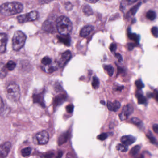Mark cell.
Instances as JSON below:
<instances>
[{"instance_id":"cell-18","label":"cell","mask_w":158,"mask_h":158,"mask_svg":"<svg viewBox=\"0 0 158 158\" xmlns=\"http://www.w3.org/2000/svg\"><path fill=\"white\" fill-rule=\"evenodd\" d=\"M66 98V96L64 94L59 95L55 98L54 100V104L56 106L60 105L64 102Z\"/></svg>"},{"instance_id":"cell-35","label":"cell","mask_w":158,"mask_h":158,"mask_svg":"<svg viewBox=\"0 0 158 158\" xmlns=\"http://www.w3.org/2000/svg\"><path fill=\"white\" fill-rule=\"evenodd\" d=\"M108 136V135L107 134L104 133L98 135L97 136V139L100 140V141H103L106 140Z\"/></svg>"},{"instance_id":"cell-43","label":"cell","mask_w":158,"mask_h":158,"mask_svg":"<svg viewBox=\"0 0 158 158\" xmlns=\"http://www.w3.org/2000/svg\"><path fill=\"white\" fill-rule=\"evenodd\" d=\"M153 130L156 133L158 134V124H155L153 125Z\"/></svg>"},{"instance_id":"cell-36","label":"cell","mask_w":158,"mask_h":158,"mask_svg":"<svg viewBox=\"0 0 158 158\" xmlns=\"http://www.w3.org/2000/svg\"><path fill=\"white\" fill-rule=\"evenodd\" d=\"M151 32L154 37L156 38L158 37V28L157 27H154L151 29Z\"/></svg>"},{"instance_id":"cell-7","label":"cell","mask_w":158,"mask_h":158,"mask_svg":"<svg viewBox=\"0 0 158 158\" xmlns=\"http://www.w3.org/2000/svg\"><path fill=\"white\" fill-rule=\"evenodd\" d=\"M36 138L39 144L45 145L49 141V134L46 131H42L36 135Z\"/></svg>"},{"instance_id":"cell-37","label":"cell","mask_w":158,"mask_h":158,"mask_svg":"<svg viewBox=\"0 0 158 158\" xmlns=\"http://www.w3.org/2000/svg\"><path fill=\"white\" fill-rule=\"evenodd\" d=\"M135 83V85H136V87H137L138 89H141L144 87V85L142 81L140 80L136 81Z\"/></svg>"},{"instance_id":"cell-21","label":"cell","mask_w":158,"mask_h":158,"mask_svg":"<svg viewBox=\"0 0 158 158\" xmlns=\"http://www.w3.org/2000/svg\"><path fill=\"white\" fill-rule=\"evenodd\" d=\"M7 70L4 63H0V78H4L7 74Z\"/></svg>"},{"instance_id":"cell-15","label":"cell","mask_w":158,"mask_h":158,"mask_svg":"<svg viewBox=\"0 0 158 158\" xmlns=\"http://www.w3.org/2000/svg\"><path fill=\"white\" fill-rule=\"evenodd\" d=\"M33 97L34 103H38L43 107H45V103L44 99L43 94L42 93L34 95Z\"/></svg>"},{"instance_id":"cell-33","label":"cell","mask_w":158,"mask_h":158,"mask_svg":"<svg viewBox=\"0 0 158 158\" xmlns=\"http://www.w3.org/2000/svg\"><path fill=\"white\" fill-rule=\"evenodd\" d=\"M147 137L148 138L149 141H150V142L154 144H156L157 143V141L156 139L153 136L152 134L149 133L147 135Z\"/></svg>"},{"instance_id":"cell-2","label":"cell","mask_w":158,"mask_h":158,"mask_svg":"<svg viewBox=\"0 0 158 158\" xmlns=\"http://www.w3.org/2000/svg\"><path fill=\"white\" fill-rule=\"evenodd\" d=\"M56 27L61 35H69L73 29L72 22L68 18L64 16H61L56 19Z\"/></svg>"},{"instance_id":"cell-17","label":"cell","mask_w":158,"mask_h":158,"mask_svg":"<svg viewBox=\"0 0 158 158\" xmlns=\"http://www.w3.org/2000/svg\"><path fill=\"white\" fill-rule=\"evenodd\" d=\"M58 66H58L57 63H56V65H52L51 64V65H48V66H45V67L43 68V69L46 73L50 74V73H53L56 70H57Z\"/></svg>"},{"instance_id":"cell-5","label":"cell","mask_w":158,"mask_h":158,"mask_svg":"<svg viewBox=\"0 0 158 158\" xmlns=\"http://www.w3.org/2000/svg\"><path fill=\"white\" fill-rule=\"evenodd\" d=\"M39 13L37 11H33L27 14H24L17 17L18 21L20 23L33 21L37 19Z\"/></svg>"},{"instance_id":"cell-13","label":"cell","mask_w":158,"mask_h":158,"mask_svg":"<svg viewBox=\"0 0 158 158\" xmlns=\"http://www.w3.org/2000/svg\"><path fill=\"white\" fill-rule=\"evenodd\" d=\"M42 29L44 31L48 32H53L55 31L54 24L50 20H46L44 23Z\"/></svg>"},{"instance_id":"cell-41","label":"cell","mask_w":158,"mask_h":158,"mask_svg":"<svg viewBox=\"0 0 158 158\" xmlns=\"http://www.w3.org/2000/svg\"><path fill=\"white\" fill-rule=\"evenodd\" d=\"M65 8L67 10H71V8H72V4L70 2L66 3L65 5Z\"/></svg>"},{"instance_id":"cell-3","label":"cell","mask_w":158,"mask_h":158,"mask_svg":"<svg viewBox=\"0 0 158 158\" xmlns=\"http://www.w3.org/2000/svg\"><path fill=\"white\" fill-rule=\"evenodd\" d=\"M26 35L20 31H17L14 33L12 40V46L15 51H18L24 46L26 42Z\"/></svg>"},{"instance_id":"cell-24","label":"cell","mask_w":158,"mask_h":158,"mask_svg":"<svg viewBox=\"0 0 158 158\" xmlns=\"http://www.w3.org/2000/svg\"><path fill=\"white\" fill-rule=\"evenodd\" d=\"M6 67V70L9 71H12L15 69L16 67V64L15 62L12 61V60H10L8 61L6 65H5Z\"/></svg>"},{"instance_id":"cell-14","label":"cell","mask_w":158,"mask_h":158,"mask_svg":"<svg viewBox=\"0 0 158 158\" xmlns=\"http://www.w3.org/2000/svg\"><path fill=\"white\" fill-rule=\"evenodd\" d=\"M107 107L110 111L117 112L121 107V104L117 101H114V102H108Z\"/></svg>"},{"instance_id":"cell-25","label":"cell","mask_w":158,"mask_h":158,"mask_svg":"<svg viewBox=\"0 0 158 158\" xmlns=\"http://www.w3.org/2000/svg\"><path fill=\"white\" fill-rule=\"evenodd\" d=\"M146 17L149 20H153L156 19V15L155 11L153 10H149L147 13Z\"/></svg>"},{"instance_id":"cell-50","label":"cell","mask_w":158,"mask_h":158,"mask_svg":"<svg viewBox=\"0 0 158 158\" xmlns=\"http://www.w3.org/2000/svg\"><path fill=\"white\" fill-rule=\"evenodd\" d=\"M135 158H144V156L143 155H139V156H137Z\"/></svg>"},{"instance_id":"cell-40","label":"cell","mask_w":158,"mask_h":158,"mask_svg":"<svg viewBox=\"0 0 158 158\" xmlns=\"http://www.w3.org/2000/svg\"><path fill=\"white\" fill-rule=\"evenodd\" d=\"M117 46L116 44L111 43L109 46V49L112 53H114L117 50Z\"/></svg>"},{"instance_id":"cell-39","label":"cell","mask_w":158,"mask_h":158,"mask_svg":"<svg viewBox=\"0 0 158 158\" xmlns=\"http://www.w3.org/2000/svg\"><path fill=\"white\" fill-rule=\"evenodd\" d=\"M74 106L73 105H69L67 106L66 109L69 113H72L74 111Z\"/></svg>"},{"instance_id":"cell-29","label":"cell","mask_w":158,"mask_h":158,"mask_svg":"<svg viewBox=\"0 0 158 158\" xmlns=\"http://www.w3.org/2000/svg\"><path fill=\"white\" fill-rule=\"evenodd\" d=\"M136 96H137V100H138V104L142 105V104H145L146 102V99L142 94L138 93L136 95Z\"/></svg>"},{"instance_id":"cell-47","label":"cell","mask_w":158,"mask_h":158,"mask_svg":"<svg viewBox=\"0 0 158 158\" xmlns=\"http://www.w3.org/2000/svg\"><path fill=\"white\" fill-rule=\"evenodd\" d=\"M86 2H88L89 3H95L98 2V1H94V0H90V1H86Z\"/></svg>"},{"instance_id":"cell-45","label":"cell","mask_w":158,"mask_h":158,"mask_svg":"<svg viewBox=\"0 0 158 158\" xmlns=\"http://www.w3.org/2000/svg\"><path fill=\"white\" fill-rule=\"evenodd\" d=\"M128 48H129V50H131L133 49L135 45L134 44L132 43H130L128 44Z\"/></svg>"},{"instance_id":"cell-16","label":"cell","mask_w":158,"mask_h":158,"mask_svg":"<svg viewBox=\"0 0 158 158\" xmlns=\"http://www.w3.org/2000/svg\"><path fill=\"white\" fill-rule=\"evenodd\" d=\"M57 38L58 40L67 46H69L71 44V38H70L69 35H60L57 36Z\"/></svg>"},{"instance_id":"cell-49","label":"cell","mask_w":158,"mask_h":158,"mask_svg":"<svg viewBox=\"0 0 158 158\" xmlns=\"http://www.w3.org/2000/svg\"><path fill=\"white\" fill-rule=\"evenodd\" d=\"M52 1H40V2L41 3H48L51 2H52Z\"/></svg>"},{"instance_id":"cell-27","label":"cell","mask_w":158,"mask_h":158,"mask_svg":"<svg viewBox=\"0 0 158 158\" xmlns=\"http://www.w3.org/2000/svg\"><path fill=\"white\" fill-rule=\"evenodd\" d=\"M128 36L131 40H133L136 42H139L140 40V37L139 35H137L135 33H131V32H128Z\"/></svg>"},{"instance_id":"cell-48","label":"cell","mask_w":158,"mask_h":158,"mask_svg":"<svg viewBox=\"0 0 158 158\" xmlns=\"http://www.w3.org/2000/svg\"><path fill=\"white\" fill-rule=\"evenodd\" d=\"M62 156H63V153L62 152H59L58 154V156H57V158H61Z\"/></svg>"},{"instance_id":"cell-30","label":"cell","mask_w":158,"mask_h":158,"mask_svg":"<svg viewBox=\"0 0 158 158\" xmlns=\"http://www.w3.org/2000/svg\"><path fill=\"white\" fill-rule=\"evenodd\" d=\"M141 5V2L137 4L136 5L134 6L131 10L129 11V15H135V13L137 12L138 9H139V7H140V6Z\"/></svg>"},{"instance_id":"cell-1","label":"cell","mask_w":158,"mask_h":158,"mask_svg":"<svg viewBox=\"0 0 158 158\" xmlns=\"http://www.w3.org/2000/svg\"><path fill=\"white\" fill-rule=\"evenodd\" d=\"M23 6L18 2L5 3L0 6V13L6 16H11L19 14L23 10Z\"/></svg>"},{"instance_id":"cell-46","label":"cell","mask_w":158,"mask_h":158,"mask_svg":"<svg viewBox=\"0 0 158 158\" xmlns=\"http://www.w3.org/2000/svg\"><path fill=\"white\" fill-rule=\"evenodd\" d=\"M54 156L53 153H50L45 156V158H52Z\"/></svg>"},{"instance_id":"cell-26","label":"cell","mask_w":158,"mask_h":158,"mask_svg":"<svg viewBox=\"0 0 158 158\" xmlns=\"http://www.w3.org/2000/svg\"><path fill=\"white\" fill-rule=\"evenodd\" d=\"M92 87L94 89H97L99 87V81L97 77L94 76L93 77L92 83Z\"/></svg>"},{"instance_id":"cell-28","label":"cell","mask_w":158,"mask_h":158,"mask_svg":"<svg viewBox=\"0 0 158 158\" xmlns=\"http://www.w3.org/2000/svg\"><path fill=\"white\" fill-rule=\"evenodd\" d=\"M116 148L121 152H126L128 150V147L122 143L118 144L116 147Z\"/></svg>"},{"instance_id":"cell-44","label":"cell","mask_w":158,"mask_h":158,"mask_svg":"<svg viewBox=\"0 0 158 158\" xmlns=\"http://www.w3.org/2000/svg\"><path fill=\"white\" fill-rule=\"evenodd\" d=\"M152 96H154L156 98V100L158 101V92L156 90H155L154 91V94H152Z\"/></svg>"},{"instance_id":"cell-11","label":"cell","mask_w":158,"mask_h":158,"mask_svg":"<svg viewBox=\"0 0 158 158\" xmlns=\"http://www.w3.org/2000/svg\"><path fill=\"white\" fill-rule=\"evenodd\" d=\"M136 138L132 135H124L121 138V142L122 143L125 145H131L136 141Z\"/></svg>"},{"instance_id":"cell-8","label":"cell","mask_w":158,"mask_h":158,"mask_svg":"<svg viewBox=\"0 0 158 158\" xmlns=\"http://www.w3.org/2000/svg\"><path fill=\"white\" fill-rule=\"evenodd\" d=\"M72 58V54L69 51H66L62 53L60 59L57 62L58 66L60 67H64L66 64Z\"/></svg>"},{"instance_id":"cell-9","label":"cell","mask_w":158,"mask_h":158,"mask_svg":"<svg viewBox=\"0 0 158 158\" xmlns=\"http://www.w3.org/2000/svg\"><path fill=\"white\" fill-rule=\"evenodd\" d=\"M11 144L6 142L0 146V158H5L7 156L11 149Z\"/></svg>"},{"instance_id":"cell-38","label":"cell","mask_w":158,"mask_h":158,"mask_svg":"<svg viewBox=\"0 0 158 158\" xmlns=\"http://www.w3.org/2000/svg\"><path fill=\"white\" fill-rule=\"evenodd\" d=\"M4 104L2 97L0 96V114L2 113L4 111Z\"/></svg>"},{"instance_id":"cell-6","label":"cell","mask_w":158,"mask_h":158,"mask_svg":"<svg viewBox=\"0 0 158 158\" xmlns=\"http://www.w3.org/2000/svg\"><path fill=\"white\" fill-rule=\"evenodd\" d=\"M134 111L132 106L131 105H127L123 109L121 113L119 115V118L122 121L127 119Z\"/></svg>"},{"instance_id":"cell-4","label":"cell","mask_w":158,"mask_h":158,"mask_svg":"<svg viewBox=\"0 0 158 158\" xmlns=\"http://www.w3.org/2000/svg\"><path fill=\"white\" fill-rule=\"evenodd\" d=\"M6 94L10 101L13 102L18 101L20 95L19 86L16 83H10L6 89Z\"/></svg>"},{"instance_id":"cell-51","label":"cell","mask_w":158,"mask_h":158,"mask_svg":"<svg viewBox=\"0 0 158 158\" xmlns=\"http://www.w3.org/2000/svg\"><path fill=\"white\" fill-rule=\"evenodd\" d=\"M101 104H103V105H105V102H104V101H101Z\"/></svg>"},{"instance_id":"cell-32","label":"cell","mask_w":158,"mask_h":158,"mask_svg":"<svg viewBox=\"0 0 158 158\" xmlns=\"http://www.w3.org/2000/svg\"><path fill=\"white\" fill-rule=\"evenodd\" d=\"M52 59L48 56L44 57L41 60L42 64H43L45 66L51 65L52 64Z\"/></svg>"},{"instance_id":"cell-34","label":"cell","mask_w":158,"mask_h":158,"mask_svg":"<svg viewBox=\"0 0 158 158\" xmlns=\"http://www.w3.org/2000/svg\"><path fill=\"white\" fill-rule=\"evenodd\" d=\"M132 122L134 124H135V125H137V126H140V125H142L143 123H142V121L141 120L139 119L138 118L134 117L132 118L131 120Z\"/></svg>"},{"instance_id":"cell-42","label":"cell","mask_w":158,"mask_h":158,"mask_svg":"<svg viewBox=\"0 0 158 158\" xmlns=\"http://www.w3.org/2000/svg\"><path fill=\"white\" fill-rule=\"evenodd\" d=\"M115 57L118 58V60L119 62H121L123 61V58L121 55L119 53H116L115 54Z\"/></svg>"},{"instance_id":"cell-31","label":"cell","mask_w":158,"mask_h":158,"mask_svg":"<svg viewBox=\"0 0 158 158\" xmlns=\"http://www.w3.org/2000/svg\"><path fill=\"white\" fill-rule=\"evenodd\" d=\"M31 152V147H27L24 148L21 150V155L23 157H27L30 155Z\"/></svg>"},{"instance_id":"cell-23","label":"cell","mask_w":158,"mask_h":158,"mask_svg":"<svg viewBox=\"0 0 158 158\" xmlns=\"http://www.w3.org/2000/svg\"><path fill=\"white\" fill-rule=\"evenodd\" d=\"M83 12L87 16L92 15H93V10L91 6H89L88 5H85L83 7Z\"/></svg>"},{"instance_id":"cell-20","label":"cell","mask_w":158,"mask_h":158,"mask_svg":"<svg viewBox=\"0 0 158 158\" xmlns=\"http://www.w3.org/2000/svg\"><path fill=\"white\" fill-rule=\"evenodd\" d=\"M103 68L109 76L111 77L114 73V68L110 65H104Z\"/></svg>"},{"instance_id":"cell-19","label":"cell","mask_w":158,"mask_h":158,"mask_svg":"<svg viewBox=\"0 0 158 158\" xmlns=\"http://www.w3.org/2000/svg\"><path fill=\"white\" fill-rule=\"evenodd\" d=\"M68 132L64 133L60 135L58 140V143L59 145H62L65 143L68 139Z\"/></svg>"},{"instance_id":"cell-10","label":"cell","mask_w":158,"mask_h":158,"mask_svg":"<svg viewBox=\"0 0 158 158\" xmlns=\"http://www.w3.org/2000/svg\"><path fill=\"white\" fill-rule=\"evenodd\" d=\"M7 36L6 34L0 33V53H3L6 50Z\"/></svg>"},{"instance_id":"cell-22","label":"cell","mask_w":158,"mask_h":158,"mask_svg":"<svg viewBox=\"0 0 158 158\" xmlns=\"http://www.w3.org/2000/svg\"><path fill=\"white\" fill-rule=\"evenodd\" d=\"M140 149H141V147L139 145H136L134 147L130 152V155L131 156L134 157L137 156L138 153L140 152Z\"/></svg>"},{"instance_id":"cell-12","label":"cell","mask_w":158,"mask_h":158,"mask_svg":"<svg viewBox=\"0 0 158 158\" xmlns=\"http://www.w3.org/2000/svg\"><path fill=\"white\" fill-rule=\"evenodd\" d=\"M94 26L92 25H87L85 26L80 31V36L83 38L88 36L94 30Z\"/></svg>"}]
</instances>
